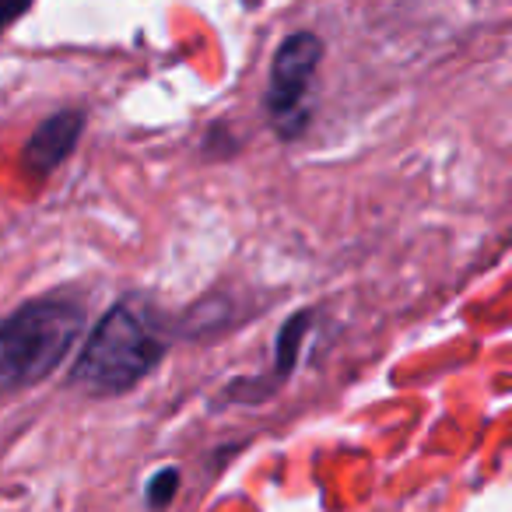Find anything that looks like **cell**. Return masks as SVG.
<instances>
[{"label": "cell", "instance_id": "52a82bcc", "mask_svg": "<svg viewBox=\"0 0 512 512\" xmlns=\"http://www.w3.org/2000/svg\"><path fill=\"white\" fill-rule=\"evenodd\" d=\"M36 0H0V36L11 29L22 15H29Z\"/></svg>", "mask_w": 512, "mask_h": 512}, {"label": "cell", "instance_id": "5b68a950", "mask_svg": "<svg viewBox=\"0 0 512 512\" xmlns=\"http://www.w3.org/2000/svg\"><path fill=\"white\" fill-rule=\"evenodd\" d=\"M309 323H313V313H295L292 320H285L278 334V376H288L295 369V358H299V348L309 334Z\"/></svg>", "mask_w": 512, "mask_h": 512}, {"label": "cell", "instance_id": "7a4b0ae2", "mask_svg": "<svg viewBox=\"0 0 512 512\" xmlns=\"http://www.w3.org/2000/svg\"><path fill=\"white\" fill-rule=\"evenodd\" d=\"M85 302L67 292L29 299L0 320V397L43 383L85 334Z\"/></svg>", "mask_w": 512, "mask_h": 512}, {"label": "cell", "instance_id": "6da1fadb", "mask_svg": "<svg viewBox=\"0 0 512 512\" xmlns=\"http://www.w3.org/2000/svg\"><path fill=\"white\" fill-rule=\"evenodd\" d=\"M165 348L169 341L155 309L141 299H123L88 334L71 383L92 397H120L155 372Z\"/></svg>", "mask_w": 512, "mask_h": 512}, {"label": "cell", "instance_id": "8992f818", "mask_svg": "<svg viewBox=\"0 0 512 512\" xmlns=\"http://www.w3.org/2000/svg\"><path fill=\"white\" fill-rule=\"evenodd\" d=\"M176 484H179V474L176 470H158L155 477L148 481V505H155V509H162V505H169V498L176 495Z\"/></svg>", "mask_w": 512, "mask_h": 512}, {"label": "cell", "instance_id": "277c9868", "mask_svg": "<svg viewBox=\"0 0 512 512\" xmlns=\"http://www.w3.org/2000/svg\"><path fill=\"white\" fill-rule=\"evenodd\" d=\"M85 113L81 109H60V113L46 116L36 130H32L29 144L22 151V165L29 176H50L57 172L67 158L74 155L81 134H85Z\"/></svg>", "mask_w": 512, "mask_h": 512}, {"label": "cell", "instance_id": "3957f363", "mask_svg": "<svg viewBox=\"0 0 512 512\" xmlns=\"http://www.w3.org/2000/svg\"><path fill=\"white\" fill-rule=\"evenodd\" d=\"M323 60V43L313 32H292L285 43L278 46L271 60V81L264 92V109L278 134L299 137L306 130L309 109L306 95L313 88L316 67Z\"/></svg>", "mask_w": 512, "mask_h": 512}]
</instances>
